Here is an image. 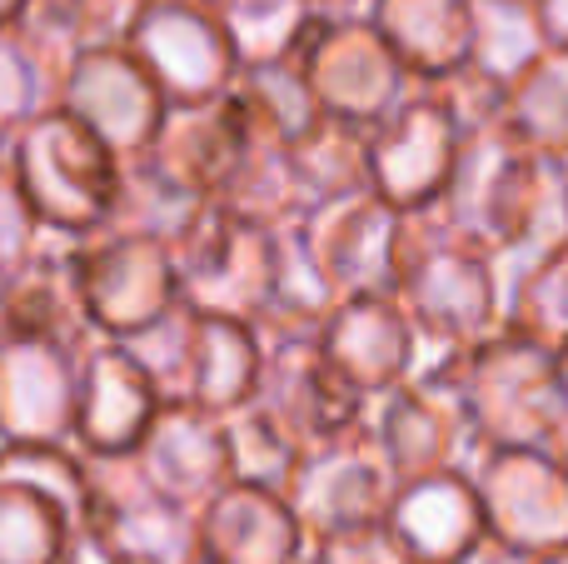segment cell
Masks as SVG:
<instances>
[{"label": "cell", "mask_w": 568, "mask_h": 564, "mask_svg": "<svg viewBox=\"0 0 568 564\" xmlns=\"http://www.w3.org/2000/svg\"><path fill=\"white\" fill-rule=\"evenodd\" d=\"M434 215L504 270L568 240L564 160H544L509 125L464 135L459 170Z\"/></svg>", "instance_id": "cell-1"}, {"label": "cell", "mask_w": 568, "mask_h": 564, "mask_svg": "<svg viewBox=\"0 0 568 564\" xmlns=\"http://www.w3.org/2000/svg\"><path fill=\"white\" fill-rule=\"evenodd\" d=\"M394 300L419 330L424 355L474 350L504 330V265L454 235L439 215H409Z\"/></svg>", "instance_id": "cell-2"}, {"label": "cell", "mask_w": 568, "mask_h": 564, "mask_svg": "<svg viewBox=\"0 0 568 564\" xmlns=\"http://www.w3.org/2000/svg\"><path fill=\"white\" fill-rule=\"evenodd\" d=\"M6 165L45 235L90 240L110 230L125 160L65 105H50L30 125H20L6 140Z\"/></svg>", "instance_id": "cell-3"}, {"label": "cell", "mask_w": 568, "mask_h": 564, "mask_svg": "<svg viewBox=\"0 0 568 564\" xmlns=\"http://www.w3.org/2000/svg\"><path fill=\"white\" fill-rule=\"evenodd\" d=\"M479 450H559L568 440V395L559 350L504 325L499 335L464 350L459 365Z\"/></svg>", "instance_id": "cell-4"}, {"label": "cell", "mask_w": 568, "mask_h": 564, "mask_svg": "<svg viewBox=\"0 0 568 564\" xmlns=\"http://www.w3.org/2000/svg\"><path fill=\"white\" fill-rule=\"evenodd\" d=\"M464 350L454 355H419V370L369 405V430L389 460L394 480H429L444 470H469L479 445H474L469 405L459 385Z\"/></svg>", "instance_id": "cell-5"}, {"label": "cell", "mask_w": 568, "mask_h": 564, "mask_svg": "<svg viewBox=\"0 0 568 564\" xmlns=\"http://www.w3.org/2000/svg\"><path fill=\"white\" fill-rule=\"evenodd\" d=\"M180 300L200 315L265 325L275 310V230L250 225L210 205L205 220L175 245Z\"/></svg>", "instance_id": "cell-6"}, {"label": "cell", "mask_w": 568, "mask_h": 564, "mask_svg": "<svg viewBox=\"0 0 568 564\" xmlns=\"http://www.w3.org/2000/svg\"><path fill=\"white\" fill-rule=\"evenodd\" d=\"M300 66L324 115L354 120V125H379L414 90L409 70L399 66V56L364 10H320L300 50Z\"/></svg>", "instance_id": "cell-7"}, {"label": "cell", "mask_w": 568, "mask_h": 564, "mask_svg": "<svg viewBox=\"0 0 568 564\" xmlns=\"http://www.w3.org/2000/svg\"><path fill=\"white\" fill-rule=\"evenodd\" d=\"M80 300L100 340H135L180 305L175 250L125 230L75 240Z\"/></svg>", "instance_id": "cell-8"}, {"label": "cell", "mask_w": 568, "mask_h": 564, "mask_svg": "<svg viewBox=\"0 0 568 564\" xmlns=\"http://www.w3.org/2000/svg\"><path fill=\"white\" fill-rule=\"evenodd\" d=\"M464 155V130L434 85H414L369 130V185L399 215H429L449 195Z\"/></svg>", "instance_id": "cell-9"}, {"label": "cell", "mask_w": 568, "mask_h": 564, "mask_svg": "<svg viewBox=\"0 0 568 564\" xmlns=\"http://www.w3.org/2000/svg\"><path fill=\"white\" fill-rule=\"evenodd\" d=\"M250 405H260L304 455L369 425V400L329 365L320 335H265V375Z\"/></svg>", "instance_id": "cell-10"}, {"label": "cell", "mask_w": 568, "mask_h": 564, "mask_svg": "<svg viewBox=\"0 0 568 564\" xmlns=\"http://www.w3.org/2000/svg\"><path fill=\"white\" fill-rule=\"evenodd\" d=\"M130 50L160 80L170 105H215L240 85V60L225 20L210 0H150Z\"/></svg>", "instance_id": "cell-11"}, {"label": "cell", "mask_w": 568, "mask_h": 564, "mask_svg": "<svg viewBox=\"0 0 568 564\" xmlns=\"http://www.w3.org/2000/svg\"><path fill=\"white\" fill-rule=\"evenodd\" d=\"M469 475L494 545L519 560L568 545V465L559 450H479Z\"/></svg>", "instance_id": "cell-12"}, {"label": "cell", "mask_w": 568, "mask_h": 564, "mask_svg": "<svg viewBox=\"0 0 568 564\" xmlns=\"http://www.w3.org/2000/svg\"><path fill=\"white\" fill-rule=\"evenodd\" d=\"M90 465H95L90 545H100L115 564H205L200 515L160 500L140 475L135 455L90 460Z\"/></svg>", "instance_id": "cell-13"}, {"label": "cell", "mask_w": 568, "mask_h": 564, "mask_svg": "<svg viewBox=\"0 0 568 564\" xmlns=\"http://www.w3.org/2000/svg\"><path fill=\"white\" fill-rule=\"evenodd\" d=\"M394 490H399V480H394L379 440H374L369 425H359L354 435L334 440V445L314 450L304 460L300 480L290 485V505L314 545V540L344 535V530L384 525Z\"/></svg>", "instance_id": "cell-14"}, {"label": "cell", "mask_w": 568, "mask_h": 564, "mask_svg": "<svg viewBox=\"0 0 568 564\" xmlns=\"http://www.w3.org/2000/svg\"><path fill=\"white\" fill-rule=\"evenodd\" d=\"M304 230H310L314 260H320L324 280L339 300L394 295L404 240H409V215H399L384 195L359 190V195L329 200V205L310 210Z\"/></svg>", "instance_id": "cell-15"}, {"label": "cell", "mask_w": 568, "mask_h": 564, "mask_svg": "<svg viewBox=\"0 0 568 564\" xmlns=\"http://www.w3.org/2000/svg\"><path fill=\"white\" fill-rule=\"evenodd\" d=\"M60 105L80 115L120 160L150 155L170 120V100L160 80L145 70V60L130 46H100L85 50L70 70Z\"/></svg>", "instance_id": "cell-16"}, {"label": "cell", "mask_w": 568, "mask_h": 564, "mask_svg": "<svg viewBox=\"0 0 568 564\" xmlns=\"http://www.w3.org/2000/svg\"><path fill=\"white\" fill-rule=\"evenodd\" d=\"M80 350L0 335V445H75Z\"/></svg>", "instance_id": "cell-17"}, {"label": "cell", "mask_w": 568, "mask_h": 564, "mask_svg": "<svg viewBox=\"0 0 568 564\" xmlns=\"http://www.w3.org/2000/svg\"><path fill=\"white\" fill-rule=\"evenodd\" d=\"M160 410H165V395L125 340H95L85 350L75 400V445L90 460L140 455Z\"/></svg>", "instance_id": "cell-18"}, {"label": "cell", "mask_w": 568, "mask_h": 564, "mask_svg": "<svg viewBox=\"0 0 568 564\" xmlns=\"http://www.w3.org/2000/svg\"><path fill=\"white\" fill-rule=\"evenodd\" d=\"M320 345L329 355V365L369 405L384 400L389 390H399L419 370V355H424L419 330H414V320L404 315V305L394 295L339 300L320 330Z\"/></svg>", "instance_id": "cell-19"}, {"label": "cell", "mask_w": 568, "mask_h": 564, "mask_svg": "<svg viewBox=\"0 0 568 564\" xmlns=\"http://www.w3.org/2000/svg\"><path fill=\"white\" fill-rule=\"evenodd\" d=\"M145 485L160 500L185 510H205L220 490L235 485V455H230L225 415H210L200 405H165L135 455Z\"/></svg>", "instance_id": "cell-20"}, {"label": "cell", "mask_w": 568, "mask_h": 564, "mask_svg": "<svg viewBox=\"0 0 568 564\" xmlns=\"http://www.w3.org/2000/svg\"><path fill=\"white\" fill-rule=\"evenodd\" d=\"M389 530L409 564H464L489 545V520L469 470H444L394 490Z\"/></svg>", "instance_id": "cell-21"}, {"label": "cell", "mask_w": 568, "mask_h": 564, "mask_svg": "<svg viewBox=\"0 0 568 564\" xmlns=\"http://www.w3.org/2000/svg\"><path fill=\"white\" fill-rule=\"evenodd\" d=\"M0 335H36L55 340L85 355L95 345V325L80 300V275H75V240L45 235L40 250L6 280L0 290Z\"/></svg>", "instance_id": "cell-22"}, {"label": "cell", "mask_w": 568, "mask_h": 564, "mask_svg": "<svg viewBox=\"0 0 568 564\" xmlns=\"http://www.w3.org/2000/svg\"><path fill=\"white\" fill-rule=\"evenodd\" d=\"M205 564H304L310 530L300 525L290 495L235 480L200 510Z\"/></svg>", "instance_id": "cell-23"}, {"label": "cell", "mask_w": 568, "mask_h": 564, "mask_svg": "<svg viewBox=\"0 0 568 564\" xmlns=\"http://www.w3.org/2000/svg\"><path fill=\"white\" fill-rule=\"evenodd\" d=\"M250 145H255V130H250L245 110L230 90L215 105H170V120L150 155L215 205Z\"/></svg>", "instance_id": "cell-24"}, {"label": "cell", "mask_w": 568, "mask_h": 564, "mask_svg": "<svg viewBox=\"0 0 568 564\" xmlns=\"http://www.w3.org/2000/svg\"><path fill=\"white\" fill-rule=\"evenodd\" d=\"M364 16L379 26L414 85L449 80L474 60V0H369Z\"/></svg>", "instance_id": "cell-25"}, {"label": "cell", "mask_w": 568, "mask_h": 564, "mask_svg": "<svg viewBox=\"0 0 568 564\" xmlns=\"http://www.w3.org/2000/svg\"><path fill=\"white\" fill-rule=\"evenodd\" d=\"M265 375V335L260 325L200 315L190 310V400L210 415H235L255 400Z\"/></svg>", "instance_id": "cell-26"}, {"label": "cell", "mask_w": 568, "mask_h": 564, "mask_svg": "<svg viewBox=\"0 0 568 564\" xmlns=\"http://www.w3.org/2000/svg\"><path fill=\"white\" fill-rule=\"evenodd\" d=\"M205 210H210V200L200 190H190L175 170H165L155 155H135L120 165V195H115L110 230L145 235L175 250L205 220Z\"/></svg>", "instance_id": "cell-27"}, {"label": "cell", "mask_w": 568, "mask_h": 564, "mask_svg": "<svg viewBox=\"0 0 568 564\" xmlns=\"http://www.w3.org/2000/svg\"><path fill=\"white\" fill-rule=\"evenodd\" d=\"M304 220L275 230V310L265 315L260 335H320L324 320L339 305L334 285L324 280L320 260H314Z\"/></svg>", "instance_id": "cell-28"}, {"label": "cell", "mask_w": 568, "mask_h": 564, "mask_svg": "<svg viewBox=\"0 0 568 564\" xmlns=\"http://www.w3.org/2000/svg\"><path fill=\"white\" fill-rule=\"evenodd\" d=\"M369 130L374 125L320 115V125L290 145L294 175H300L310 210L344 200V195H359V190H374L369 185Z\"/></svg>", "instance_id": "cell-29"}, {"label": "cell", "mask_w": 568, "mask_h": 564, "mask_svg": "<svg viewBox=\"0 0 568 564\" xmlns=\"http://www.w3.org/2000/svg\"><path fill=\"white\" fill-rule=\"evenodd\" d=\"M235 100H240V110H245L250 130H255L260 140H275V145L304 140L324 115L300 56L270 60V66H245L240 70Z\"/></svg>", "instance_id": "cell-30"}, {"label": "cell", "mask_w": 568, "mask_h": 564, "mask_svg": "<svg viewBox=\"0 0 568 564\" xmlns=\"http://www.w3.org/2000/svg\"><path fill=\"white\" fill-rule=\"evenodd\" d=\"M504 325L568 350V240L504 270Z\"/></svg>", "instance_id": "cell-31"}, {"label": "cell", "mask_w": 568, "mask_h": 564, "mask_svg": "<svg viewBox=\"0 0 568 564\" xmlns=\"http://www.w3.org/2000/svg\"><path fill=\"white\" fill-rule=\"evenodd\" d=\"M215 205L250 220V225H265V230H284L310 215V200H304V185H300V175H294L290 145H275V140L255 135V145L245 150V160H240V170L230 175L225 195H220Z\"/></svg>", "instance_id": "cell-32"}, {"label": "cell", "mask_w": 568, "mask_h": 564, "mask_svg": "<svg viewBox=\"0 0 568 564\" xmlns=\"http://www.w3.org/2000/svg\"><path fill=\"white\" fill-rule=\"evenodd\" d=\"M80 540L60 500L26 480H0V564H65Z\"/></svg>", "instance_id": "cell-33"}, {"label": "cell", "mask_w": 568, "mask_h": 564, "mask_svg": "<svg viewBox=\"0 0 568 564\" xmlns=\"http://www.w3.org/2000/svg\"><path fill=\"white\" fill-rule=\"evenodd\" d=\"M549 50L534 0H474V70L514 90Z\"/></svg>", "instance_id": "cell-34"}, {"label": "cell", "mask_w": 568, "mask_h": 564, "mask_svg": "<svg viewBox=\"0 0 568 564\" xmlns=\"http://www.w3.org/2000/svg\"><path fill=\"white\" fill-rule=\"evenodd\" d=\"M509 130L544 160L568 165V50L549 46L544 60L509 90Z\"/></svg>", "instance_id": "cell-35"}, {"label": "cell", "mask_w": 568, "mask_h": 564, "mask_svg": "<svg viewBox=\"0 0 568 564\" xmlns=\"http://www.w3.org/2000/svg\"><path fill=\"white\" fill-rule=\"evenodd\" d=\"M210 6L220 10L245 66H270V60L300 56L314 20H320V10L310 0H210Z\"/></svg>", "instance_id": "cell-36"}, {"label": "cell", "mask_w": 568, "mask_h": 564, "mask_svg": "<svg viewBox=\"0 0 568 564\" xmlns=\"http://www.w3.org/2000/svg\"><path fill=\"white\" fill-rule=\"evenodd\" d=\"M225 425H230V455H235V480L290 495V485L300 480L304 460H310L300 440L284 435L260 405H245V410H235V415H225Z\"/></svg>", "instance_id": "cell-37"}, {"label": "cell", "mask_w": 568, "mask_h": 564, "mask_svg": "<svg viewBox=\"0 0 568 564\" xmlns=\"http://www.w3.org/2000/svg\"><path fill=\"white\" fill-rule=\"evenodd\" d=\"M16 36H20V46H26V56L36 60L50 100L60 105L70 70H75L80 56L90 50L85 36H80V20H75V10H70V0H30L26 16L16 20Z\"/></svg>", "instance_id": "cell-38"}, {"label": "cell", "mask_w": 568, "mask_h": 564, "mask_svg": "<svg viewBox=\"0 0 568 564\" xmlns=\"http://www.w3.org/2000/svg\"><path fill=\"white\" fill-rule=\"evenodd\" d=\"M135 350V360L150 370V380L160 385L165 405H185L190 400V305L180 300L160 325H150L145 335L125 340Z\"/></svg>", "instance_id": "cell-39"}, {"label": "cell", "mask_w": 568, "mask_h": 564, "mask_svg": "<svg viewBox=\"0 0 568 564\" xmlns=\"http://www.w3.org/2000/svg\"><path fill=\"white\" fill-rule=\"evenodd\" d=\"M50 105H55V100H50L45 80H40V70H36V60H30L26 46H20L16 26L0 30V145H6L20 125H30L40 110H50Z\"/></svg>", "instance_id": "cell-40"}, {"label": "cell", "mask_w": 568, "mask_h": 564, "mask_svg": "<svg viewBox=\"0 0 568 564\" xmlns=\"http://www.w3.org/2000/svg\"><path fill=\"white\" fill-rule=\"evenodd\" d=\"M40 240H45V230H40L36 210L26 205V190H20V180L10 175L6 155H0V270L16 275L40 250Z\"/></svg>", "instance_id": "cell-41"}, {"label": "cell", "mask_w": 568, "mask_h": 564, "mask_svg": "<svg viewBox=\"0 0 568 564\" xmlns=\"http://www.w3.org/2000/svg\"><path fill=\"white\" fill-rule=\"evenodd\" d=\"M304 564H409V555L399 550L389 520H384V525H369V530H344V535L314 540Z\"/></svg>", "instance_id": "cell-42"}, {"label": "cell", "mask_w": 568, "mask_h": 564, "mask_svg": "<svg viewBox=\"0 0 568 564\" xmlns=\"http://www.w3.org/2000/svg\"><path fill=\"white\" fill-rule=\"evenodd\" d=\"M80 20V36H85L90 50L100 46H130L140 16L150 10V0H70Z\"/></svg>", "instance_id": "cell-43"}, {"label": "cell", "mask_w": 568, "mask_h": 564, "mask_svg": "<svg viewBox=\"0 0 568 564\" xmlns=\"http://www.w3.org/2000/svg\"><path fill=\"white\" fill-rule=\"evenodd\" d=\"M534 6H539V20H544L549 46L568 50V0H534Z\"/></svg>", "instance_id": "cell-44"}, {"label": "cell", "mask_w": 568, "mask_h": 564, "mask_svg": "<svg viewBox=\"0 0 568 564\" xmlns=\"http://www.w3.org/2000/svg\"><path fill=\"white\" fill-rule=\"evenodd\" d=\"M464 564H524V560H519V555H509V550H504V545H494V540H489V545H484V550H474V555L464 560Z\"/></svg>", "instance_id": "cell-45"}, {"label": "cell", "mask_w": 568, "mask_h": 564, "mask_svg": "<svg viewBox=\"0 0 568 564\" xmlns=\"http://www.w3.org/2000/svg\"><path fill=\"white\" fill-rule=\"evenodd\" d=\"M65 564H115V560H110L100 545H90V540H80V545L70 550V560H65Z\"/></svg>", "instance_id": "cell-46"}, {"label": "cell", "mask_w": 568, "mask_h": 564, "mask_svg": "<svg viewBox=\"0 0 568 564\" xmlns=\"http://www.w3.org/2000/svg\"><path fill=\"white\" fill-rule=\"evenodd\" d=\"M26 6H30V0H0V30L16 26V20L26 16Z\"/></svg>", "instance_id": "cell-47"}, {"label": "cell", "mask_w": 568, "mask_h": 564, "mask_svg": "<svg viewBox=\"0 0 568 564\" xmlns=\"http://www.w3.org/2000/svg\"><path fill=\"white\" fill-rule=\"evenodd\" d=\"M314 10H364L369 0H310Z\"/></svg>", "instance_id": "cell-48"}, {"label": "cell", "mask_w": 568, "mask_h": 564, "mask_svg": "<svg viewBox=\"0 0 568 564\" xmlns=\"http://www.w3.org/2000/svg\"><path fill=\"white\" fill-rule=\"evenodd\" d=\"M524 564H568V545L554 550V555H539V560H524Z\"/></svg>", "instance_id": "cell-49"}, {"label": "cell", "mask_w": 568, "mask_h": 564, "mask_svg": "<svg viewBox=\"0 0 568 564\" xmlns=\"http://www.w3.org/2000/svg\"><path fill=\"white\" fill-rule=\"evenodd\" d=\"M559 380H564V395H568V350H559Z\"/></svg>", "instance_id": "cell-50"}, {"label": "cell", "mask_w": 568, "mask_h": 564, "mask_svg": "<svg viewBox=\"0 0 568 564\" xmlns=\"http://www.w3.org/2000/svg\"><path fill=\"white\" fill-rule=\"evenodd\" d=\"M564 205H568V165H564Z\"/></svg>", "instance_id": "cell-51"}, {"label": "cell", "mask_w": 568, "mask_h": 564, "mask_svg": "<svg viewBox=\"0 0 568 564\" xmlns=\"http://www.w3.org/2000/svg\"><path fill=\"white\" fill-rule=\"evenodd\" d=\"M559 455H564V465H568V440H564V445H559Z\"/></svg>", "instance_id": "cell-52"}, {"label": "cell", "mask_w": 568, "mask_h": 564, "mask_svg": "<svg viewBox=\"0 0 568 564\" xmlns=\"http://www.w3.org/2000/svg\"><path fill=\"white\" fill-rule=\"evenodd\" d=\"M0 155H6V145H0Z\"/></svg>", "instance_id": "cell-53"}]
</instances>
